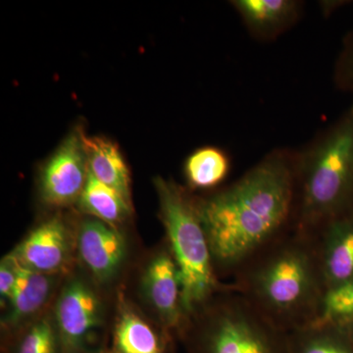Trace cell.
I'll return each instance as SVG.
<instances>
[{"instance_id":"cell-1","label":"cell","mask_w":353,"mask_h":353,"mask_svg":"<svg viewBox=\"0 0 353 353\" xmlns=\"http://www.w3.org/2000/svg\"><path fill=\"white\" fill-rule=\"evenodd\" d=\"M294 150L274 148L231 185L196 196L218 277L233 278L255 253L294 230Z\"/></svg>"},{"instance_id":"cell-2","label":"cell","mask_w":353,"mask_h":353,"mask_svg":"<svg viewBox=\"0 0 353 353\" xmlns=\"http://www.w3.org/2000/svg\"><path fill=\"white\" fill-rule=\"evenodd\" d=\"M230 284L287 333L315 323L326 294L315 239L297 230L255 253Z\"/></svg>"},{"instance_id":"cell-3","label":"cell","mask_w":353,"mask_h":353,"mask_svg":"<svg viewBox=\"0 0 353 353\" xmlns=\"http://www.w3.org/2000/svg\"><path fill=\"white\" fill-rule=\"evenodd\" d=\"M294 230L315 236L353 213V102L334 122L294 150Z\"/></svg>"},{"instance_id":"cell-4","label":"cell","mask_w":353,"mask_h":353,"mask_svg":"<svg viewBox=\"0 0 353 353\" xmlns=\"http://www.w3.org/2000/svg\"><path fill=\"white\" fill-rule=\"evenodd\" d=\"M167 245L178 265L185 319L219 292L231 289L216 272L196 196L173 181H154Z\"/></svg>"},{"instance_id":"cell-5","label":"cell","mask_w":353,"mask_h":353,"mask_svg":"<svg viewBox=\"0 0 353 353\" xmlns=\"http://www.w3.org/2000/svg\"><path fill=\"white\" fill-rule=\"evenodd\" d=\"M288 336L231 285L189 316L178 339L188 353H289Z\"/></svg>"},{"instance_id":"cell-6","label":"cell","mask_w":353,"mask_h":353,"mask_svg":"<svg viewBox=\"0 0 353 353\" xmlns=\"http://www.w3.org/2000/svg\"><path fill=\"white\" fill-rule=\"evenodd\" d=\"M99 284L85 273L66 275L54 301L52 316L62 353H104L106 303Z\"/></svg>"},{"instance_id":"cell-7","label":"cell","mask_w":353,"mask_h":353,"mask_svg":"<svg viewBox=\"0 0 353 353\" xmlns=\"http://www.w3.org/2000/svg\"><path fill=\"white\" fill-rule=\"evenodd\" d=\"M141 299L153 313L155 324L173 339L183 324L182 282L168 245L158 248L143 267L139 285Z\"/></svg>"},{"instance_id":"cell-8","label":"cell","mask_w":353,"mask_h":353,"mask_svg":"<svg viewBox=\"0 0 353 353\" xmlns=\"http://www.w3.org/2000/svg\"><path fill=\"white\" fill-rule=\"evenodd\" d=\"M83 131L75 130L44 165L39 179L41 199L48 205L78 203L88 176Z\"/></svg>"},{"instance_id":"cell-9","label":"cell","mask_w":353,"mask_h":353,"mask_svg":"<svg viewBox=\"0 0 353 353\" xmlns=\"http://www.w3.org/2000/svg\"><path fill=\"white\" fill-rule=\"evenodd\" d=\"M76 250V234L59 216L39 223L11 254L28 268L48 275H67Z\"/></svg>"},{"instance_id":"cell-10","label":"cell","mask_w":353,"mask_h":353,"mask_svg":"<svg viewBox=\"0 0 353 353\" xmlns=\"http://www.w3.org/2000/svg\"><path fill=\"white\" fill-rule=\"evenodd\" d=\"M76 252L83 269L99 285L112 282L127 259V243L118 227L87 218L76 231Z\"/></svg>"},{"instance_id":"cell-11","label":"cell","mask_w":353,"mask_h":353,"mask_svg":"<svg viewBox=\"0 0 353 353\" xmlns=\"http://www.w3.org/2000/svg\"><path fill=\"white\" fill-rule=\"evenodd\" d=\"M15 260V287L1 318V329L6 336L16 333L46 313L48 304L54 301L66 276L32 270Z\"/></svg>"},{"instance_id":"cell-12","label":"cell","mask_w":353,"mask_h":353,"mask_svg":"<svg viewBox=\"0 0 353 353\" xmlns=\"http://www.w3.org/2000/svg\"><path fill=\"white\" fill-rule=\"evenodd\" d=\"M326 292L353 278V213L339 218L313 236Z\"/></svg>"},{"instance_id":"cell-13","label":"cell","mask_w":353,"mask_h":353,"mask_svg":"<svg viewBox=\"0 0 353 353\" xmlns=\"http://www.w3.org/2000/svg\"><path fill=\"white\" fill-rule=\"evenodd\" d=\"M250 36L272 41L301 20L304 2L299 0H233L230 2Z\"/></svg>"},{"instance_id":"cell-14","label":"cell","mask_w":353,"mask_h":353,"mask_svg":"<svg viewBox=\"0 0 353 353\" xmlns=\"http://www.w3.org/2000/svg\"><path fill=\"white\" fill-rule=\"evenodd\" d=\"M113 329L112 353H166L172 338L160 328H152L137 311L120 303Z\"/></svg>"},{"instance_id":"cell-15","label":"cell","mask_w":353,"mask_h":353,"mask_svg":"<svg viewBox=\"0 0 353 353\" xmlns=\"http://www.w3.org/2000/svg\"><path fill=\"white\" fill-rule=\"evenodd\" d=\"M83 141L90 175L131 202L129 168L118 146L108 139L85 134Z\"/></svg>"},{"instance_id":"cell-16","label":"cell","mask_w":353,"mask_h":353,"mask_svg":"<svg viewBox=\"0 0 353 353\" xmlns=\"http://www.w3.org/2000/svg\"><path fill=\"white\" fill-rule=\"evenodd\" d=\"M78 204L82 212L114 227L124 223L132 212L131 202L117 190L97 181L90 172Z\"/></svg>"},{"instance_id":"cell-17","label":"cell","mask_w":353,"mask_h":353,"mask_svg":"<svg viewBox=\"0 0 353 353\" xmlns=\"http://www.w3.org/2000/svg\"><path fill=\"white\" fill-rule=\"evenodd\" d=\"M231 170V160L216 146H203L192 153L185 163L189 190H211L221 185Z\"/></svg>"},{"instance_id":"cell-18","label":"cell","mask_w":353,"mask_h":353,"mask_svg":"<svg viewBox=\"0 0 353 353\" xmlns=\"http://www.w3.org/2000/svg\"><path fill=\"white\" fill-rule=\"evenodd\" d=\"M2 353H62L52 313H44L16 333L4 336Z\"/></svg>"},{"instance_id":"cell-19","label":"cell","mask_w":353,"mask_h":353,"mask_svg":"<svg viewBox=\"0 0 353 353\" xmlns=\"http://www.w3.org/2000/svg\"><path fill=\"white\" fill-rule=\"evenodd\" d=\"M289 353H353V345L343 327L312 324L289 333Z\"/></svg>"},{"instance_id":"cell-20","label":"cell","mask_w":353,"mask_h":353,"mask_svg":"<svg viewBox=\"0 0 353 353\" xmlns=\"http://www.w3.org/2000/svg\"><path fill=\"white\" fill-rule=\"evenodd\" d=\"M353 319V278L326 292L317 320L313 324L343 326Z\"/></svg>"},{"instance_id":"cell-21","label":"cell","mask_w":353,"mask_h":353,"mask_svg":"<svg viewBox=\"0 0 353 353\" xmlns=\"http://www.w3.org/2000/svg\"><path fill=\"white\" fill-rule=\"evenodd\" d=\"M333 78L338 90L353 97V28L343 37L334 62Z\"/></svg>"},{"instance_id":"cell-22","label":"cell","mask_w":353,"mask_h":353,"mask_svg":"<svg viewBox=\"0 0 353 353\" xmlns=\"http://www.w3.org/2000/svg\"><path fill=\"white\" fill-rule=\"evenodd\" d=\"M16 283V260L11 253L6 255L0 265V297L1 306L6 309L12 296Z\"/></svg>"},{"instance_id":"cell-23","label":"cell","mask_w":353,"mask_h":353,"mask_svg":"<svg viewBox=\"0 0 353 353\" xmlns=\"http://www.w3.org/2000/svg\"><path fill=\"white\" fill-rule=\"evenodd\" d=\"M321 4L323 12L325 13V15L328 16L330 13L334 12L336 9L340 8V7L345 6V4L350 3L348 1H325Z\"/></svg>"},{"instance_id":"cell-24","label":"cell","mask_w":353,"mask_h":353,"mask_svg":"<svg viewBox=\"0 0 353 353\" xmlns=\"http://www.w3.org/2000/svg\"><path fill=\"white\" fill-rule=\"evenodd\" d=\"M341 327L345 330V333H347L348 338H350L353 345V319L350 320V322L345 323V324L343 325Z\"/></svg>"},{"instance_id":"cell-25","label":"cell","mask_w":353,"mask_h":353,"mask_svg":"<svg viewBox=\"0 0 353 353\" xmlns=\"http://www.w3.org/2000/svg\"><path fill=\"white\" fill-rule=\"evenodd\" d=\"M104 353H112V352H111V350H108V352H104Z\"/></svg>"}]
</instances>
